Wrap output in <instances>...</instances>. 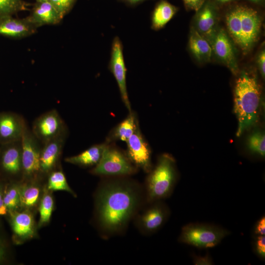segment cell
Wrapping results in <instances>:
<instances>
[{"instance_id": "15", "label": "cell", "mask_w": 265, "mask_h": 265, "mask_svg": "<svg viewBox=\"0 0 265 265\" xmlns=\"http://www.w3.org/2000/svg\"><path fill=\"white\" fill-rule=\"evenodd\" d=\"M25 125L17 115L0 113V144L5 145L21 140Z\"/></svg>"}, {"instance_id": "20", "label": "cell", "mask_w": 265, "mask_h": 265, "mask_svg": "<svg viewBox=\"0 0 265 265\" xmlns=\"http://www.w3.org/2000/svg\"><path fill=\"white\" fill-rule=\"evenodd\" d=\"M40 152V168L43 172H48L54 165L63 144V139L59 135L46 142Z\"/></svg>"}, {"instance_id": "7", "label": "cell", "mask_w": 265, "mask_h": 265, "mask_svg": "<svg viewBox=\"0 0 265 265\" xmlns=\"http://www.w3.org/2000/svg\"><path fill=\"white\" fill-rule=\"evenodd\" d=\"M170 215L168 206L162 200L146 203L133 220L135 227L145 236L151 235L159 231Z\"/></svg>"}, {"instance_id": "4", "label": "cell", "mask_w": 265, "mask_h": 265, "mask_svg": "<svg viewBox=\"0 0 265 265\" xmlns=\"http://www.w3.org/2000/svg\"><path fill=\"white\" fill-rule=\"evenodd\" d=\"M177 178L175 161L173 157L168 154L160 155L145 180L144 188L146 203L169 197L173 192Z\"/></svg>"}, {"instance_id": "17", "label": "cell", "mask_w": 265, "mask_h": 265, "mask_svg": "<svg viewBox=\"0 0 265 265\" xmlns=\"http://www.w3.org/2000/svg\"><path fill=\"white\" fill-rule=\"evenodd\" d=\"M189 50L195 60L204 63L211 61L212 53L209 42L191 26L188 40Z\"/></svg>"}, {"instance_id": "23", "label": "cell", "mask_w": 265, "mask_h": 265, "mask_svg": "<svg viewBox=\"0 0 265 265\" xmlns=\"http://www.w3.org/2000/svg\"><path fill=\"white\" fill-rule=\"evenodd\" d=\"M16 142L7 144L2 151L0 164L4 171L9 174H16L21 168V149L15 144Z\"/></svg>"}, {"instance_id": "14", "label": "cell", "mask_w": 265, "mask_h": 265, "mask_svg": "<svg viewBox=\"0 0 265 265\" xmlns=\"http://www.w3.org/2000/svg\"><path fill=\"white\" fill-rule=\"evenodd\" d=\"M37 27L26 17L18 19L12 16L0 18V35L21 38L33 34Z\"/></svg>"}, {"instance_id": "38", "label": "cell", "mask_w": 265, "mask_h": 265, "mask_svg": "<svg viewBox=\"0 0 265 265\" xmlns=\"http://www.w3.org/2000/svg\"><path fill=\"white\" fill-rule=\"evenodd\" d=\"M130 6H134L147 0H117Z\"/></svg>"}, {"instance_id": "1", "label": "cell", "mask_w": 265, "mask_h": 265, "mask_svg": "<svg viewBox=\"0 0 265 265\" xmlns=\"http://www.w3.org/2000/svg\"><path fill=\"white\" fill-rule=\"evenodd\" d=\"M129 176L104 177L96 195V217L102 236L123 234L146 204L144 188Z\"/></svg>"}, {"instance_id": "2", "label": "cell", "mask_w": 265, "mask_h": 265, "mask_svg": "<svg viewBox=\"0 0 265 265\" xmlns=\"http://www.w3.org/2000/svg\"><path fill=\"white\" fill-rule=\"evenodd\" d=\"M227 32L242 52L247 54L259 40L263 16L256 6L237 2L224 7Z\"/></svg>"}, {"instance_id": "27", "label": "cell", "mask_w": 265, "mask_h": 265, "mask_svg": "<svg viewBox=\"0 0 265 265\" xmlns=\"http://www.w3.org/2000/svg\"><path fill=\"white\" fill-rule=\"evenodd\" d=\"M26 8L27 5L23 0H0V18L12 16Z\"/></svg>"}, {"instance_id": "40", "label": "cell", "mask_w": 265, "mask_h": 265, "mask_svg": "<svg viewBox=\"0 0 265 265\" xmlns=\"http://www.w3.org/2000/svg\"><path fill=\"white\" fill-rule=\"evenodd\" d=\"M6 255V249L5 247L0 238V262L4 260Z\"/></svg>"}, {"instance_id": "34", "label": "cell", "mask_w": 265, "mask_h": 265, "mask_svg": "<svg viewBox=\"0 0 265 265\" xmlns=\"http://www.w3.org/2000/svg\"><path fill=\"white\" fill-rule=\"evenodd\" d=\"M255 236L265 235V217H262L256 223L254 229Z\"/></svg>"}, {"instance_id": "13", "label": "cell", "mask_w": 265, "mask_h": 265, "mask_svg": "<svg viewBox=\"0 0 265 265\" xmlns=\"http://www.w3.org/2000/svg\"><path fill=\"white\" fill-rule=\"evenodd\" d=\"M21 161L25 173L32 175L40 168V152L33 136L26 128L24 129L21 137Z\"/></svg>"}, {"instance_id": "18", "label": "cell", "mask_w": 265, "mask_h": 265, "mask_svg": "<svg viewBox=\"0 0 265 265\" xmlns=\"http://www.w3.org/2000/svg\"><path fill=\"white\" fill-rule=\"evenodd\" d=\"M139 126L136 113L132 110L123 120L110 131L105 142L107 143L118 140L126 142Z\"/></svg>"}, {"instance_id": "8", "label": "cell", "mask_w": 265, "mask_h": 265, "mask_svg": "<svg viewBox=\"0 0 265 265\" xmlns=\"http://www.w3.org/2000/svg\"><path fill=\"white\" fill-rule=\"evenodd\" d=\"M108 69L117 83L123 102L129 111H131L132 110L127 88V68L123 55V46L118 36H115L112 42Z\"/></svg>"}, {"instance_id": "33", "label": "cell", "mask_w": 265, "mask_h": 265, "mask_svg": "<svg viewBox=\"0 0 265 265\" xmlns=\"http://www.w3.org/2000/svg\"><path fill=\"white\" fill-rule=\"evenodd\" d=\"M186 9L187 10L197 11L206 0H182Z\"/></svg>"}, {"instance_id": "21", "label": "cell", "mask_w": 265, "mask_h": 265, "mask_svg": "<svg viewBox=\"0 0 265 265\" xmlns=\"http://www.w3.org/2000/svg\"><path fill=\"white\" fill-rule=\"evenodd\" d=\"M107 143L96 144L80 154L67 158L66 162L82 166H96L100 161Z\"/></svg>"}, {"instance_id": "6", "label": "cell", "mask_w": 265, "mask_h": 265, "mask_svg": "<svg viewBox=\"0 0 265 265\" xmlns=\"http://www.w3.org/2000/svg\"><path fill=\"white\" fill-rule=\"evenodd\" d=\"M229 234L228 230L217 226L191 223L182 228L178 240L199 248H210L217 245Z\"/></svg>"}, {"instance_id": "36", "label": "cell", "mask_w": 265, "mask_h": 265, "mask_svg": "<svg viewBox=\"0 0 265 265\" xmlns=\"http://www.w3.org/2000/svg\"><path fill=\"white\" fill-rule=\"evenodd\" d=\"M213 3H214L220 9L224 8V7L239 1L240 0H211Z\"/></svg>"}, {"instance_id": "39", "label": "cell", "mask_w": 265, "mask_h": 265, "mask_svg": "<svg viewBox=\"0 0 265 265\" xmlns=\"http://www.w3.org/2000/svg\"><path fill=\"white\" fill-rule=\"evenodd\" d=\"M255 6L263 7L265 6V0H242Z\"/></svg>"}, {"instance_id": "29", "label": "cell", "mask_w": 265, "mask_h": 265, "mask_svg": "<svg viewBox=\"0 0 265 265\" xmlns=\"http://www.w3.org/2000/svg\"><path fill=\"white\" fill-rule=\"evenodd\" d=\"M53 207V201L52 197L49 194H45L41 200L40 207V218L39 226H41L50 220Z\"/></svg>"}, {"instance_id": "3", "label": "cell", "mask_w": 265, "mask_h": 265, "mask_svg": "<svg viewBox=\"0 0 265 265\" xmlns=\"http://www.w3.org/2000/svg\"><path fill=\"white\" fill-rule=\"evenodd\" d=\"M261 91L255 76L242 71L238 78L234 91V110L238 120L237 136L258 121Z\"/></svg>"}, {"instance_id": "12", "label": "cell", "mask_w": 265, "mask_h": 265, "mask_svg": "<svg viewBox=\"0 0 265 265\" xmlns=\"http://www.w3.org/2000/svg\"><path fill=\"white\" fill-rule=\"evenodd\" d=\"M63 122L55 110L40 116L34 122L33 130L35 135L46 142L61 134Z\"/></svg>"}, {"instance_id": "37", "label": "cell", "mask_w": 265, "mask_h": 265, "mask_svg": "<svg viewBox=\"0 0 265 265\" xmlns=\"http://www.w3.org/2000/svg\"><path fill=\"white\" fill-rule=\"evenodd\" d=\"M7 211V209L4 204L2 190L0 187V215L6 214Z\"/></svg>"}, {"instance_id": "10", "label": "cell", "mask_w": 265, "mask_h": 265, "mask_svg": "<svg viewBox=\"0 0 265 265\" xmlns=\"http://www.w3.org/2000/svg\"><path fill=\"white\" fill-rule=\"evenodd\" d=\"M220 10L211 0H206L193 17L192 26L209 42L219 27Z\"/></svg>"}, {"instance_id": "30", "label": "cell", "mask_w": 265, "mask_h": 265, "mask_svg": "<svg viewBox=\"0 0 265 265\" xmlns=\"http://www.w3.org/2000/svg\"><path fill=\"white\" fill-rule=\"evenodd\" d=\"M62 18L72 9L77 0H47Z\"/></svg>"}, {"instance_id": "11", "label": "cell", "mask_w": 265, "mask_h": 265, "mask_svg": "<svg viewBox=\"0 0 265 265\" xmlns=\"http://www.w3.org/2000/svg\"><path fill=\"white\" fill-rule=\"evenodd\" d=\"M126 142V154L131 162L137 169L149 173L153 167L151 151L141 132L139 126Z\"/></svg>"}, {"instance_id": "19", "label": "cell", "mask_w": 265, "mask_h": 265, "mask_svg": "<svg viewBox=\"0 0 265 265\" xmlns=\"http://www.w3.org/2000/svg\"><path fill=\"white\" fill-rule=\"evenodd\" d=\"M179 10V8L166 0H160L156 4L151 15V28L158 30L173 18Z\"/></svg>"}, {"instance_id": "25", "label": "cell", "mask_w": 265, "mask_h": 265, "mask_svg": "<svg viewBox=\"0 0 265 265\" xmlns=\"http://www.w3.org/2000/svg\"><path fill=\"white\" fill-rule=\"evenodd\" d=\"M247 145L251 153L265 157V135L263 132L258 131L252 133L248 138Z\"/></svg>"}, {"instance_id": "32", "label": "cell", "mask_w": 265, "mask_h": 265, "mask_svg": "<svg viewBox=\"0 0 265 265\" xmlns=\"http://www.w3.org/2000/svg\"><path fill=\"white\" fill-rule=\"evenodd\" d=\"M256 63L260 74L263 78L265 76V50L263 47L257 54Z\"/></svg>"}, {"instance_id": "41", "label": "cell", "mask_w": 265, "mask_h": 265, "mask_svg": "<svg viewBox=\"0 0 265 265\" xmlns=\"http://www.w3.org/2000/svg\"><path fill=\"white\" fill-rule=\"evenodd\" d=\"M47 0H36V1H44Z\"/></svg>"}, {"instance_id": "16", "label": "cell", "mask_w": 265, "mask_h": 265, "mask_svg": "<svg viewBox=\"0 0 265 265\" xmlns=\"http://www.w3.org/2000/svg\"><path fill=\"white\" fill-rule=\"evenodd\" d=\"M37 27L47 25L57 24L63 18L47 0L36 1L27 17Z\"/></svg>"}, {"instance_id": "35", "label": "cell", "mask_w": 265, "mask_h": 265, "mask_svg": "<svg viewBox=\"0 0 265 265\" xmlns=\"http://www.w3.org/2000/svg\"><path fill=\"white\" fill-rule=\"evenodd\" d=\"M193 262L196 265H210L212 264V260L209 255H206L205 257L194 255L193 256Z\"/></svg>"}, {"instance_id": "9", "label": "cell", "mask_w": 265, "mask_h": 265, "mask_svg": "<svg viewBox=\"0 0 265 265\" xmlns=\"http://www.w3.org/2000/svg\"><path fill=\"white\" fill-rule=\"evenodd\" d=\"M209 43L216 58L237 75L238 67L235 45L226 30L219 27Z\"/></svg>"}, {"instance_id": "26", "label": "cell", "mask_w": 265, "mask_h": 265, "mask_svg": "<svg viewBox=\"0 0 265 265\" xmlns=\"http://www.w3.org/2000/svg\"><path fill=\"white\" fill-rule=\"evenodd\" d=\"M48 188L52 190L66 191L76 196L74 192L69 186L64 173L61 171H55L50 175Z\"/></svg>"}, {"instance_id": "24", "label": "cell", "mask_w": 265, "mask_h": 265, "mask_svg": "<svg viewBox=\"0 0 265 265\" xmlns=\"http://www.w3.org/2000/svg\"><path fill=\"white\" fill-rule=\"evenodd\" d=\"M21 205L26 208L33 207L37 203L40 191L34 186H26L19 188Z\"/></svg>"}, {"instance_id": "5", "label": "cell", "mask_w": 265, "mask_h": 265, "mask_svg": "<svg viewBox=\"0 0 265 265\" xmlns=\"http://www.w3.org/2000/svg\"><path fill=\"white\" fill-rule=\"evenodd\" d=\"M137 170L125 152L113 143H107L100 161L90 172L94 175L108 177L130 176Z\"/></svg>"}, {"instance_id": "28", "label": "cell", "mask_w": 265, "mask_h": 265, "mask_svg": "<svg viewBox=\"0 0 265 265\" xmlns=\"http://www.w3.org/2000/svg\"><path fill=\"white\" fill-rule=\"evenodd\" d=\"M3 200L7 211L14 212L21 205L19 188L16 186H10L3 195Z\"/></svg>"}, {"instance_id": "22", "label": "cell", "mask_w": 265, "mask_h": 265, "mask_svg": "<svg viewBox=\"0 0 265 265\" xmlns=\"http://www.w3.org/2000/svg\"><path fill=\"white\" fill-rule=\"evenodd\" d=\"M12 213L11 223L15 235L22 239L33 237L34 227L32 215L26 212Z\"/></svg>"}, {"instance_id": "31", "label": "cell", "mask_w": 265, "mask_h": 265, "mask_svg": "<svg viewBox=\"0 0 265 265\" xmlns=\"http://www.w3.org/2000/svg\"><path fill=\"white\" fill-rule=\"evenodd\" d=\"M255 253L262 259L265 258V235L255 236L254 241Z\"/></svg>"}]
</instances>
